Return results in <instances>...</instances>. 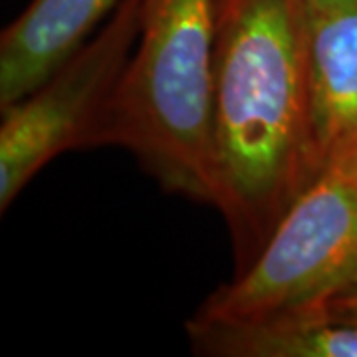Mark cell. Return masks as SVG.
<instances>
[{
  "instance_id": "8992f818",
  "label": "cell",
  "mask_w": 357,
  "mask_h": 357,
  "mask_svg": "<svg viewBox=\"0 0 357 357\" xmlns=\"http://www.w3.org/2000/svg\"><path fill=\"white\" fill-rule=\"evenodd\" d=\"M121 0H32L0 36V107L24 98L79 50Z\"/></svg>"
},
{
  "instance_id": "5b68a950",
  "label": "cell",
  "mask_w": 357,
  "mask_h": 357,
  "mask_svg": "<svg viewBox=\"0 0 357 357\" xmlns=\"http://www.w3.org/2000/svg\"><path fill=\"white\" fill-rule=\"evenodd\" d=\"M307 82L314 151L324 169L357 151V2L310 6Z\"/></svg>"
},
{
  "instance_id": "7a4b0ae2",
  "label": "cell",
  "mask_w": 357,
  "mask_h": 357,
  "mask_svg": "<svg viewBox=\"0 0 357 357\" xmlns=\"http://www.w3.org/2000/svg\"><path fill=\"white\" fill-rule=\"evenodd\" d=\"M218 0H141L135 52L98 145L128 149L165 189L215 206L213 70Z\"/></svg>"
},
{
  "instance_id": "9c48e42d",
  "label": "cell",
  "mask_w": 357,
  "mask_h": 357,
  "mask_svg": "<svg viewBox=\"0 0 357 357\" xmlns=\"http://www.w3.org/2000/svg\"><path fill=\"white\" fill-rule=\"evenodd\" d=\"M312 8H335V6H345L354 4L357 0H307Z\"/></svg>"
},
{
  "instance_id": "6da1fadb",
  "label": "cell",
  "mask_w": 357,
  "mask_h": 357,
  "mask_svg": "<svg viewBox=\"0 0 357 357\" xmlns=\"http://www.w3.org/2000/svg\"><path fill=\"white\" fill-rule=\"evenodd\" d=\"M213 70L215 208L234 274L321 173L312 139L307 0H218Z\"/></svg>"
},
{
  "instance_id": "3957f363",
  "label": "cell",
  "mask_w": 357,
  "mask_h": 357,
  "mask_svg": "<svg viewBox=\"0 0 357 357\" xmlns=\"http://www.w3.org/2000/svg\"><path fill=\"white\" fill-rule=\"evenodd\" d=\"M357 286V151L321 169L260 252L191 318L238 321L326 306Z\"/></svg>"
},
{
  "instance_id": "52a82bcc",
  "label": "cell",
  "mask_w": 357,
  "mask_h": 357,
  "mask_svg": "<svg viewBox=\"0 0 357 357\" xmlns=\"http://www.w3.org/2000/svg\"><path fill=\"white\" fill-rule=\"evenodd\" d=\"M195 354L208 357H357V326L335 321L326 306L238 321L185 324Z\"/></svg>"
},
{
  "instance_id": "277c9868",
  "label": "cell",
  "mask_w": 357,
  "mask_h": 357,
  "mask_svg": "<svg viewBox=\"0 0 357 357\" xmlns=\"http://www.w3.org/2000/svg\"><path fill=\"white\" fill-rule=\"evenodd\" d=\"M141 0H121L91 38L38 88L2 109L0 211L66 151L98 145V135L135 52Z\"/></svg>"
},
{
  "instance_id": "ba28073f",
  "label": "cell",
  "mask_w": 357,
  "mask_h": 357,
  "mask_svg": "<svg viewBox=\"0 0 357 357\" xmlns=\"http://www.w3.org/2000/svg\"><path fill=\"white\" fill-rule=\"evenodd\" d=\"M326 310L330 314V318L335 321H345V324H354L357 326V286L332 298Z\"/></svg>"
}]
</instances>
